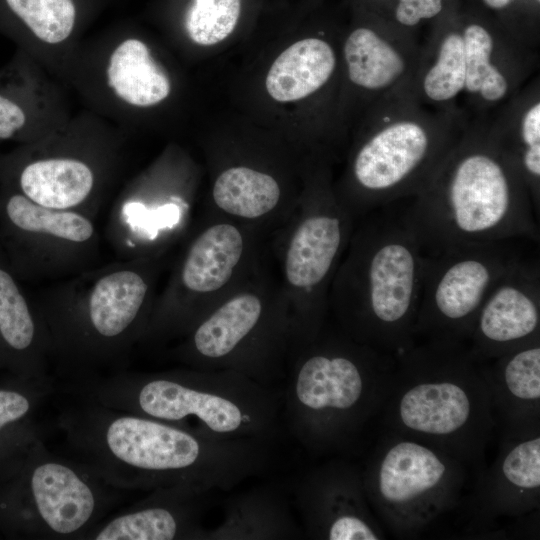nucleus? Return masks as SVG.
Here are the masks:
<instances>
[{"mask_svg": "<svg viewBox=\"0 0 540 540\" xmlns=\"http://www.w3.org/2000/svg\"><path fill=\"white\" fill-rule=\"evenodd\" d=\"M58 425L77 461L113 488L229 490L270 462L266 441L209 437L84 400Z\"/></svg>", "mask_w": 540, "mask_h": 540, "instance_id": "nucleus-1", "label": "nucleus"}, {"mask_svg": "<svg viewBox=\"0 0 540 540\" xmlns=\"http://www.w3.org/2000/svg\"><path fill=\"white\" fill-rule=\"evenodd\" d=\"M426 256L407 198L357 219L329 290L335 325L395 357L410 349L416 343Z\"/></svg>", "mask_w": 540, "mask_h": 540, "instance_id": "nucleus-2", "label": "nucleus"}, {"mask_svg": "<svg viewBox=\"0 0 540 540\" xmlns=\"http://www.w3.org/2000/svg\"><path fill=\"white\" fill-rule=\"evenodd\" d=\"M427 253L510 239L540 241V210L519 171L473 117L427 184L407 198Z\"/></svg>", "mask_w": 540, "mask_h": 540, "instance_id": "nucleus-3", "label": "nucleus"}, {"mask_svg": "<svg viewBox=\"0 0 540 540\" xmlns=\"http://www.w3.org/2000/svg\"><path fill=\"white\" fill-rule=\"evenodd\" d=\"M292 358L283 402L288 429L314 455L357 453L389 397L396 357L328 323Z\"/></svg>", "mask_w": 540, "mask_h": 540, "instance_id": "nucleus-4", "label": "nucleus"}, {"mask_svg": "<svg viewBox=\"0 0 540 540\" xmlns=\"http://www.w3.org/2000/svg\"><path fill=\"white\" fill-rule=\"evenodd\" d=\"M379 424L445 450L476 478L497 435L483 363L466 343L416 342L396 357Z\"/></svg>", "mask_w": 540, "mask_h": 540, "instance_id": "nucleus-5", "label": "nucleus"}, {"mask_svg": "<svg viewBox=\"0 0 540 540\" xmlns=\"http://www.w3.org/2000/svg\"><path fill=\"white\" fill-rule=\"evenodd\" d=\"M80 400L224 439L268 442L279 432L281 397L232 371L118 372L67 384Z\"/></svg>", "mask_w": 540, "mask_h": 540, "instance_id": "nucleus-6", "label": "nucleus"}, {"mask_svg": "<svg viewBox=\"0 0 540 540\" xmlns=\"http://www.w3.org/2000/svg\"><path fill=\"white\" fill-rule=\"evenodd\" d=\"M470 120L463 109L423 105L412 90L380 102L367 114L339 201L356 221L413 197L459 142Z\"/></svg>", "mask_w": 540, "mask_h": 540, "instance_id": "nucleus-7", "label": "nucleus"}, {"mask_svg": "<svg viewBox=\"0 0 540 540\" xmlns=\"http://www.w3.org/2000/svg\"><path fill=\"white\" fill-rule=\"evenodd\" d=\"M361 470L374 514L400 539L417 538L457 510L475 478L445 450L389 430H381Z\"/></svg>", "mask_w": 540, "mask_h": 540, "instance_id": "nucleus-8", "label": "nucleus"}, {"mask_svg": "<svg viewBox=\"0 0 540 540\" xmlns=\"http://www.w3.org/2000/svg\"><path fill=\"white\" fill-rule=\"evenodd\" d=\"M175 352L190 368L232 371L270 386L292 352V331L281 296L246 286L223 297L182 335Z\"/></svg>", "mask_w": 540, "mask_h": 540, "instance_id": "nucleus-9", "label": "nucleus"}, {"mask_svg": "<svg viewBox=\"0 0 540 540\" xmlns=\"http://www.w3.org/2000/svg\"><path fill=\"white\" fill-rule=\"evenodd\" d=\"M108 485L78 461L51 453L44 440L0 482V530L33 539H84L112 505Z\"/></svg>", "mask_w": 540, "mask_h": 540, "instance_id": "nucleus-10", "label": "nucleus"}, {"mask_svg": "<svg viewBox=\"0 0 540 540\" xmlns=\"http://www.w3.org/2000/svg\"><path fill=\"white\" fill-rule=\"evenodd\" d=\"M451 91L471 117H488L535 74L539 51L455 0L428 29Z\"/></svg>", "mask_w": 540, "mask_h": 540, "instance_id": "nucleus-11", "label": "nucleus"}, {"mask_svg": "<svg viewBox=\"0 0 540 540\" xmlns=\"http://www.w3.org/2000/svg\"><path fill=\"white\" fill-rule=\"evenodd\" d=\"M539 242L510 239L427 253L416 342L467 343L478 312L501 278Z\"/></svg>", "mask_w": 540, "mask_h": 540, "instance_id": "nucleus-12", "label": "nucleus"}, {"mask_svg": "<svg viewBox=\"0 0 540 540\" xmlns=\"http://www.w3.org/2000/svg\"><path fill=\"white\" fill-rule=\"evenodd\" d=\"M354 225L353 216L326 186L296 212L281 256V297L290 318L292 352L314 340L328 323L329 290Z\"/></svg>", "mask_w": 540, "mask_h": 540, "instance_id": "nucleus-13", "label": "nucleus"}, {"mask_svg": "<svg viewBox=\"0 0 540 540\" xmlns=\"http://www.w3.org/2000/svg\"><path fill=\"white\" fill-rule=\"evenodd\" d=\"M246 231L231 221L208 225L191 242L181 264L177 285L184 294L174 305L149 320L144 337L182 336L204 312L218 302L247 261Z\"/></svg>", "mask_w": 540, "mask_h": 540, "instance_id": "nucleus-14", "label": "nucleus"}, {"mask_svg": "<svg viewBox=\"0 0 540 540\" xmlns=\"http://www.w3.org/2000/svg\"><path fill=\"white\" fill-rule=\"evenodd\" d=\"M540 507V431L499 436V450L472 482L457 508L473 535L496 533L500 520L520 519Z\"/></svg>", "mask_w": 540, "mask_h": 540, "instance_id": "nucleus-15", "label": "nucleus"}, {"mask_svg": "<svg viewBox=\"0 0 540 540\" xmlns=\"http://www.w3.org/2000/svg\"><path fill=\"white\" fill-rule=\"evenodd\" d=\"M304 534L320 540H380L385 529L364 489L361 468L343 457L308 471L296 489Z\"/></svg>", "mask_w": 540, "mask_h": 540, "instance_id": "nucleus-16", "label": "nucleus"}, {"mask_svg": "<svg viewBox=\"0 0 540 540\" xmlns=\"http://www.w3.org/2000/svg\"><path fill=\"white\" fill-rule=\"evenodd\" d=\"M354 5L355 24L344 39L342 56L347 80L368 104V113L380 102L412 90L421 42Z\"/></svg>", "mask_w": 540, "mask_h": 540, "instance_id": "nucleus-17", "label": "nucleus"}, {"mask_svg": "<svg viewBox=\"0 0 540 540\" xmlns=\"http://www.w3.org/2000/svg\"><path fill=\"white\" fill-rule=\"evenodd\" d=\"M540 336L539 250L520 261L483 302L467 341L478 361L493 359Z\"/></svg>", "mask_w": 540, "mask_h": 540, "instance_id": "nucleus-18", "label": "nucleus"}, {"mask_svg": "<svg viewBox=\"0 0 540 540\" xmlns=\"http://www.w3.org/2000/svg\"><path fill=\"white\" fill-rule=\"evenodd\" d=\"M214 490L174 486L150 494L85 535L92 540L205 539L203 517Z\"/></svg>", "mask_w": 540, "mask_h": 540, "instance_id": "nucleus-19", "label": "nucleus"}, {"mask_svg": "<svg viewBox=\"0 0 540 540\" xmlns=\"http://www.w3.org/2000/svg\"><path fill=\"white\" fill-rule=\"evenodd\" d=\"M482 363L497 435L540 431V336Z\"/></svg>", "mask_w": 540, "mask_h": 540, "instance_id": "nucleus-20", "label": "nucleus"}, {"mask_svg": "<svg viewBox=\"0 0 540 540\" xmlns=\"http://www.w3.org/2000/svg\"><path fill=\"white\" fill-rule=\"evenodd\" d=\"M47 331L0 257V368L24 380H46Z\"/></svg>", "mask_w": 540, "mask_h": 540, "instance_id": "nucleus-21", "label": "nucleus"}, {"mask_svg": "<svg viewBox=\"0 0 540 540\" xmlns=\"http://www.w3.org/2000/svg\"><path fill=\"white\" fill-rule=\"evenodd\" d=\"M487 130L527 184L540 210V79L534 75L486 117Z\"/></svg>", "mask_w": 540, "mask_h": 540, "instance_id": "nucleus-22", "label": "nucleus"}, {"mask_svg": "<svg viewBox=\"0 0 540 540\" xmlns=\"http://www.w3.org/2000/svg\"><path fill=\"white\" fill-rule=\"evenodd\" d=\"M52 380L10 376L0 385V482L12 477L34 445L43 439L36 414L53 392Z\"/></svg>", "mask_w": 540, "mask_h": 540, "instance_id": "nucleus-23", "label": "nucleus"}, {"mask_svg": "<svg viewBox=\"0 0 540 540\" xmlns=\"http://www.w3.org/2000/svg\"><path fill=\"white\" fill-rule=\"evenodd\" d=\"M300 535L285 497L271 488L260 487L228 498L221 523L207 529L205 539L277 540Z\"/></svg>", "mask_w": 540, "mask_h": 540, "instance_id": "nucleus-24", "label": "nucleus"}, {"mask_svg": "<svg viewBox=\"0 0 540 540\" xmlns=\"http://www.w3.org/2000/svg\"><path fill=\"white\" fill-rule=\"evenodd\" d=\"M2 239L12 260L39 237H50L74 244L85 243L94 234L90 219L75 210L41 206L20 192H11L0 199Z\"/></svg>", "mask_w": 540, "mask_h": 540, "instance_id": "nucleus-25", "label": "nucleus"}, {"mask_svg": "<svg viewBox=\"0 0 540 540\" xmlns=\"http://www.w3.org/2000/svg\"><path fill=\"white\" fill-rule=\"evenodd\" d=\"M337 61L327 40L318 36L301 39L273 62L266 77L267 92L279 102L307 98L332 80Z\"/></svg>", "mask_w": 540, "mask_h": 540, "instance_id": "nucleus-26", "label": "nucleus"}, {"mask_svg": "<svg viewBox=\"0 0 540 540\" xmlns=\"http://www.w3.org/2000/svg\"><path fill=\"white\" fill-rule=\"evenodd\" d=\"M95 173L76 157L55 156L27 163L18 176L21 194L48 208L74 210L91 195Z\"/></svg>", "mask_w": 540, "mask_h": 540, "instance_id": "nucleus-27", "label": "nucleus"}, {"mask_svg": "<svg viewBox=\"0 0 540 540\" xmlns=\"http://www.w3.org/2000/svg\"><path fill=\"white\" fill-rule=\"evenodd\" d=\"M108 87L118 99L134 107H150L171 91L168 75L153 59L148 46L127 38L115 47L106 67Z\"/></svg>", "mask_w": 540, "mask_h": 540, "instance_id": "nucleus-28", "label": "nucleus"}, {"mask_svg": "<svg viewBox=\"0 0 540 540\" xmlns=\"http://www.w3.org/2000/svg\"><path fill=\"white\" fill-rule=\"evenodd\" d=\"M212 198L222 213L239 222H262L276 212L281 189L265 172L234 166L221 172L212 188Z\"/></svg>", "mask_w": 540, "mask_h": 540, "instance_id": "nucleus-29", "label": "nucleus"}, {"mask_svg": "<svg viewBox=\"0 0 540 540\" xmlns=\"http://www.w3.org/2000/svg\"><path fill=\"white\" fill-rule=\"evenodd\" d=\"M244 0H189L183 14L188 37L196 44H217L236 29Z\"/></svg>", "mask_w": 540, "mask_h": 540, "instance_id": "nucleus-30", "label": "nucleus"}, {"mask_svg": "<svg viewBox=\"0 0 540 540\" xmlns=\"http://www.w3.org/2000/svg\"><path fill=\"white\" fill-rule=\"evenodd\" d=\"M11 12L46 44H60L74 31L76 6L73 0H5Z\"/></svg>", "mask_w": 540, "mask_h": 540, "instance_id": "nucleus-31", "label": "nucleus"}, {"mask_svg": "<svg viewBox=\"0 0 540 540\" xmlns=\"http://www.w3.org/2000/svg\"><path fill=\"white\" fill-rule=\"evenodd\" d=\"M462 1L486 15L518 42L538 50L540 45V0Z\"/></svg>", "mask_w": 540, "mask_h": 540, "instance_id": "nucleus-32", "label": "nucleus"}, {"mask_svg": "<svg viewBox=\"0 0 540 540\" xmlns=\"http://www.w3.org/2000/svg\"><path fill=\"white\" fill-rule=\"evenodd\" d=\"M455 0H354L383 22L419 39L422 28L440 18Z\"/></svg>", "mask_w": 540, "mask_h": 540, "instance_id": "nucleus-33", "label": "nucleus"}, {"mask_svg": "<svg viewBox=\"0 0 540 540\" xmlns=\"http://www.w3.org/2000/svg\"><path fill=\"white\" fill-rule=\"evenodd\" d=\"M25 111L14 101L0 94V139H8L26 124Z\"/></svg>", "mask_w": 540, "mask_h": 540, "instance_id": "nucleus-34", "label": "nucleus"}]
</instances>
